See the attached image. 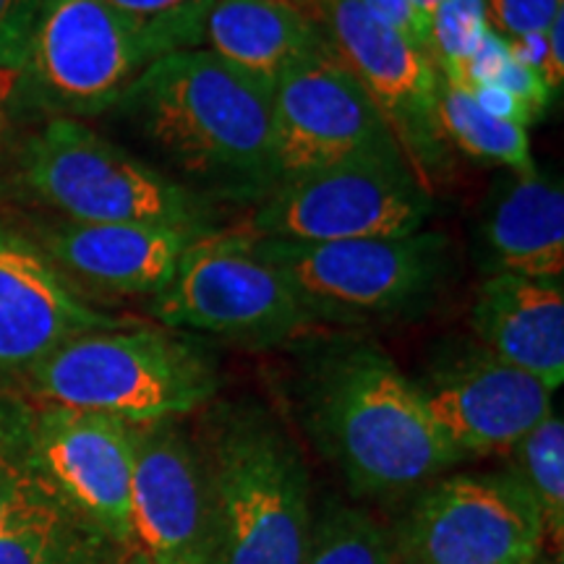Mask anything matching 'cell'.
Wrapping results in <instances>:
<instances>
[{
    "instance_id": "6da1fadb",
    "label": "cell",
    "mask_w": 564,
    "mask_h": 564,
    "mask_svg": "<svg viewBox=\"0 0 564 564\" xmlns=\"http://www.w3.org/2000/svg\"><path fill=\"white\" fill-rule=\"evenodd\" d=\"M272 95L215 53L186 47L154 61L112 110L192 183L264 199L274 188Z\"/></svg>"
},
{
    "instance_id": "7a4b0ae2",
    "label": "cell",
    "mask_w": 564,
    "mask_h": 564,
    "mask_svg": "<svg viewBox=\"0 0 564 564\" xmlns=\"http://www.w3.org/2000/svg\"><path fill=\"white\" fill-rule=\"evenodd\" d=\"M312 434L352 489H413L460 460L429 419L419 387L371 343H340L306 387Z\"/></svg>"
},
{
    "instance_id": "3957f363",
    "label": "cell",
    "mask_w": 564,
    "mask_h": 564,
    "mask_svg": "<svg viewBox=\"0 0 564 564\" xmlns=\"http://www.w3.org/2000/svg\"><path fill=\"white\" fill-rule=\"evenodd\" d=\"M40 403L110 415L129 426L178 421L217 392L194 345L162 329H100L76 337L24 379Z\"/></svg>"
},
{
    "instance_id": "277c9868",
    "label": "cell",
    "mask_w": 564,
    "mask_h": 564,
    "mask_svg": "<svg viewBox=\"0 0 564 564\" xmlns=\"http://www.w3.org/2000/svg\"><path fill=\"white\" fill-rule=\"evenodd\" d=\"M215 505V564H303L312 541L299 449L259 411H230L204 457Z\"/></svg>"
},
{
    "instance_id": "5b68a950",
    "label": "cell",
    "mask_w": 564,
    "mask_h": 564,
    "mask_svg": "<svg viewBox=\"0 0 564 564\" xmlns=\"http://www.w3.org/2000/svg\"><path fill=\"white\" fill-rule=\"evenodd\" d=\"M17 181L68 223H144L209 232L202 196L74 118H51L24 141Z\"/></svg>"
},
{
    "instance_id": "8992f818",
    "label": "cell",
    "mask_w": 564,
    "mask_h": 564,
    "mask_svg": "<svg viewBox=\"0 0 564 564\" xmlns=\"http://www.w3.org/2000/svg\"><path fill=\"white\" fill-rule=\"evenodd\" d=\"M175 47L102 0H42L24 68L21 100L53 118L112 110L133 82Z\"/></svg>"
},
{
    "instance_id": "52a82bcc",
    "label": "cell",
    "mask_w": 564,
    "mask_h": 564,
    "mask_svg": "<svg viewBox=\"0 0 564 564\" xmlns=\"http://www.w3.org/2000/svg\"><path fill=\"white\" fill-rule=\"evenodd\" d=\"M246 238L259 257L285 274L314 322H371L403 316L429 301L449 264V241L442 232L429 230L405 238L337 243Z\"/></svg>"
},
{
    "instance_id": "ba28073f",
    "label": "cell",
    "mask_w": 564,
    "mask_h": 564,
    "mask_svg": "<svg viewBox=\"0 0 564 564\" xmlns=\"http://www.w3.org/2000/svg\"><path fill=\"white\" fill-rule=\"evenodd\" d=\"M154 319L243 345H274L312 324L278 267L241 230H209L183 251L171 285L152 299Z\"/></svg>"
},
{
    "instance_id": "9c48e42d",
    "label": "cell",
    "mask_w": 564,
    "mask_h": 564,
    "mask_svg": "<svg viewBox=\"0 0 564 564\" xmlns=\"http://www.w3.org/2000/svg\"><path fill=\"white\" fill-rule=\"evenodd\" d=\"M432 196L403 158H366L280 183L241 228L262 241L337 243L421 232Z\"/></svg>"
},
{
    "instance_id": "30bf717a",
    "label": "cell",
    "mask_w": 564,
    "mask_h": 564,
    "mask_svg": "<svg viewBox=\"0 0 564 564\" xmlns=\"http://www.w3.org/2000/svg\"><path fill=\"white\" fill-rule=\"evenodd\" d=\"M308 17L322 26L335 58L361 84L405 165L429 192L447 150L436 118L440 74L432 58L373 19L358 0H308Z\"/></svg>"
},
{
    "instance_id": "8fae6325",
    "label": "cell",
    "mask_w": 564,
    "mask_h": 564,
    "mask_svg": "<svg viewBox=\"0 0 564 564\" xmlns=\"http://www.w3.org/2000/svg\"><path fill=\"white\" fill-rule=\"evenodd\" d=\"M403 158L390 129L335 53L288 70L272 95L274 186L366 158Z\"/></svg>"
},
{
    "instance_id": "7c38bea8",
    "label": "cell",
    "mask_w": 564,
    "mask_h": 564,
    "mask_svg": "<svg viewBox=\"0 0 564 564\" xmlns=\"http://www.w3.org/2000/svg\"><path fill=\"white\" fill-rule=\"evenodd\" d=\"M544 525L512 474L457 476L421 494L400 533L408 564H531Z\"/></svg>"
},
{
    "instance_id": "4fadbf2b",
    "label": "cell",
    "mask_w": 564,
    "mask_h": 564,
    "mask_svg": "<svg viewBox=\"0 0 564 564\" xmlns=\"http://www.w3.org/2000/svg\"><path fill=\"white\" fill-rule=\"evenodd\" d=\"M129 546L147 564L217 560L207 465L175 421L133 426Z\"/></svg>"
},
{
    "instance_id": "5bb4252c",
    "label": "cell",
    "mask_w": 564,
    "mask_h": 564,
    "mask_svg": "<svg viewBox=\"0 0 564 564\" xmlns=\"http://www.w3.org/2000/svg\"><path fill=\"white\" fill-rule=\"evenodd\" d=\"M42 476L70 512L129 546L133 426L110 415L45 405L30 411Z\"/></svg>"
},
{
    "instance_id": "9a60e30c",
    "label": "cell",
    "mask_w": 564,
    "mask_h": 564,
    "mask_svg": "<svg viewBox=\"0 0 564 564\" xmlns=\"http://www.w3.org/2000/svg\"><path fill=\"white\" fill-rule=\"evenodd\" d=\"M426 413L460 457L510 453L552 411V394L531 373L486 348L460 350L415 382Z\"/></svg>"
},
{
    "instance_id": "2e32d148",
    "label": "cell",
    "mask_w": 564,
    "mask_h": 564,
    "mask_svg": "<svg viewBox=\"0 0 564 564\" xmlns=\"http://www.w3.org/2000/svg\"><path fill=\"white\" fill-rule=\"evenodd\" d=\"M116 327L37 243L0 228V379H26L66 343Z\"/></svg>"
},
{
    "instance_id": "e0dca14e",
    "label": "cell",
    "mask_w": 564,
    "mask_h": 564,
    "mask_svg": "<svg viewBox=\"0 0 564 564\" xmlns=\"http://www.w3.org/2000/svg\"><path fill=\"white\" fill-rule=\"evenodd\" d=\"M199 236L171 225L61 220L40 230L37 246L68 280L91 291L154 299L171 285L183 251Z\"/></svg>"
},
{
    "instance_id": "ac0fdd59",
    "label": "cell",
    "mask_w": 564,
    "mask_h": 564,
    "mask_svg": "<svg viewBox=\"0 0 564 564\" xmlns=\"http://www.w3.org/2000/svg\"><path fill=\"white\" fill-rule=\"evenodd\" d=\"M474 329L499 361L531 373L549 390L564 382L562 280L489 274L474 303Z\"/></svg>"
},
{
    "instance_id": "d6986e66",
    "label": "cell",
    "mask_w": 564,
    "mask_h": 564,
    "mask_svg": "<svg viewBox=\"0 0 564 564\" xmlns=\"http://www.w3.org/2000/svg\"><path fill=\"white\" fill-rule=\"evenodd\" d=\"M204 51L274 91L288 70L327 51V37L293 0H215L202 26Z\"/></svg>"
},
{
    "instance_id": "ffe728a7",
    "label": "cell",
    "mask_w": 564,
    "mask_h": 564,
    "mask_svg": "<svg viewBox=\"0 0 564 564\" xmlns=\"http://www.w3.org/2000/svg\"><path fill=\"white\" fill-rule=\"evenodd\" d=\"M484 246L491 274L562 280L564 192L544 173L514 175L499 192L484 220Z\"/></svg>"
},
{
    "instance_id": "44dd1931",
    "label": "cell",
    "mask_w": 564,
    "mask_h": 564,
    "mask_svg": "<svg viewBox=\"0 0 564 564\" xmlns=\"http://www.w3.org/2000/svg\"><path fill=\"white\" fill-rule=\"evenodd\" d=\"M30 411L0 403V535L68 510L34 460Z\"/></svg>"
},
{
    "instance_id": "7402d4cb",
    "label": "cell",
    "mask_w": 564,
    "mask_h": 564,
    "mask_svg": "<svg viewBox=\"0 0 564 564\" xmlns=\"http://www.w3.org/2000/svg\"><path fill=\"white\" fill-rule=\"evenodd\" d=\"M436 118H440L444 141L455 144L468 158L502 165L514 175L539 171L525 126L489 116L478 108L468 91L444 79H440V89H436Z\"/></svg>"
},
{
    "instance_id": "603a6c76",
    "label": "cell",
    "mask_w": 564,
    "mask_h": 564,
    "mask_svg": "<svg viewBox=\"0 0 564 564\" xmlns=\"http://www.w3.org/2000/svg\"><path fill=\"white\" fill-rule=\"evenodd\" d=\"M510 474L531 494L535 510L541 514L546 541L562 549L564 539V421L549 413L533 432H528L510 449Z\"/></svg>"
},
{
    "instance_id": "cb8c5ba5",
    "label": "cell",
    "mask_w": 564,
    "mask_h": 564,
    "mask_svg": "<svg viewBox=\"0 0 564 564\" xmlns=\"http://www.w3.org/2000/svg\"><path fill=\"white\" fill-rule=\"evenodd\" d=\"M303 564H394L387 533L373 518L337 507L327 518L316 520Z\"/></svg>"
},
{
    "instance_id": "d4e9b609",
    "label": "cell",
    "mask_w": 564,
    "mask_h": 564,
    "mask_svg": "<svg viewBox=\"0 0 564 564\" xmlns=\"http://www.w3.org/2000/svg\"><path fill=\"white\" fill-rule=\"evenodd\" d=\"M489 34L486 0H442L429 19L426 32V55L440 79L455 84Z\"/></svg>"
},
{
    "instance_id": "484cf974",
    "label": "cell",
    "mask_w": 564,
    "mask_h": 564,
    "mask_svg": "<svg viewBox=\"0 0 564 564\" xmlns=\"http://www.w3.org/2000/svg\"><path fill=\"white\" fill-rule=\"evenodd\" d=\"M68 510L0 535V564H87L89 552Z\"/></svg>"
},
{
    "instance_id": "4316f807",
    "label": "cell",
    "mask_w": 564,
    "mask_h": 564,
    "mask_svg": "<svg viewBox=\"0 0 564 564\" xmlns=\"http://www.w3.org/2000/svg\"><path fill=\"white\" fill-rule=\"evenodd\" d=\"M112 11L160 32L175 51L199 47L202 26L215 0H102Z\"/></svg>"
},
{
    "instance_id": "83f0119b",
    "label": "cell",
    "mask_w": 564,
    "mask_h": 564,
    "mask_svg": "<svg viewBox=\"0 0 564 564\" xmlns=\"http://www.w3.org/2000/svg\"><path fill=\"white\" fill-rule=\"evenodd\" d=\"M42 9V0H0V79L17 82Z\"/></svg>"
},
{
    "instance_id": "f1b7e54d",
    "label": "cell",
    "mask_w": 564,
    "mask_h": 564,
    "mask_svg": "<svg viewBox=\"0 0 564 564\" xmlns=\"http://www.w3.org/2000/svg\"><path fill=\"white\" fill-rule=\"evenodd\" d=\"M562 11L564 0H486V19L502 40L544 34Z\"/></svg>"
},
{
    "instance_id": "f546056e",
    "label": "cell",
    "mask_w": 564,
    "mask_h": 564,
    "mask_svg": "<svg viewBox=\"0 0 564 564\" xmlns=\"http://www.w3.org/2000/svg\"><path fill=\"white\" fill-rule=\"evenodd\" d=\"M358 3L384 26H390L405 40H411L413 45H419L421 51H426L429 26L415 9V0H358Z\"/></svg>"
},
{
    "instance_id": "4dcf8cb0",
    "label": "cell",
    "mask_w": 564,
    "mask_h": 564,
    "mask_svg": "<svg viewBox=\"0 0 564 564\" xmlns=\"http://www.w3.org/2000/svg\"><path fill=\"white\" fill-rule=\"evenodd\" d=\"M470 97H474V102L478 108L489 112V116L499 118V121H507V123H518V126H531V116H528V110L520 105L518 97L512 95V91H507L505 87H499V84H476V87L465 89Z\"/></svg>"
},
{
    "instance_id": "1f68e13d",
    "label": "cell",
    "mask_w": 564,
    "mask_h": 564,
    "mask_svg": "<svg viewBox=\"0 0 564 564\" xmlns=\"http://www.w3.org/2000/svg\"><path fill=\"white\" fill-rule=\"evenodd\" d=\"M440 3H442V0H415V9H419L421 19L426 21V26H429V19H432L434 9H436V6H440Z\"/></svg>"
},
{
    "instance_id": "d6a6232c",
    "label": "cell",
    "mask_w": 564,
    "mask_h": 564,
    "mask_svg": "<svg viewBox=\"0 0 564 564\" xmlns=\"http://www.w3.org/2000/svg\"><path fill=\"white\" fill-rule=\"evenodd\" d=\"M531 564H562V560H560V556H556V560H552V556H544V554H541L539 560L531 562Z\"/></svg>"
},
{
    "instance_id": "836d02e7",
    "label": "cell",
    "mask_w": 564,
    "mask_h": 564,
    "mask_svg": "<svg viewBox=\"0 0 564 564\" xmlns=\"http://www.w3.org/2000/svg\"><path fill=\"white\" fill-rule=\"evenodd\" d=\"M293 3L299 6V9H301V11L306 13V17H308V0H293Z\"/></svg>"
},
{
    "instance_id": "e575fe53",
    "label": "cell",
    "mask_w": 564,
    "mask_h": 564,
    "mask_svg": "<svg viewBox=\"0 0 564 564\" xmlns=\"http://www.w3.org/2000/svg\"><path fill=\"white\" fill-rule=\"evenodd\" d=\"M400 564H408V562H400Z\"/></svg>"
}]
</instances>
